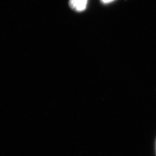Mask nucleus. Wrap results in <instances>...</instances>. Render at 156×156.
I'll return each mask as SVG.
<instances>
[{"instance_id": "obj_1", "label": "nucleus", "mask_w": 156, "mask_h": 156, "mask_svg": "<svg viewBox=\"0 0 156 156\" xmlns=\"http://www.w3.org/2000/svg\"><path fill=\"white\" fill-rule=\"evenodd\" d=\"M88 0H70L69 5L72 9L76 11L81 12L85 10L87 5Z\"/></svg>"}, {"instance_id": "obj_2", "label": "nucleus", "mask_w": 156, "mask_h": 156, "mask_svg": "<svg viewBox=\"0 0 156 156\" xmlns=\"http://www.w3.org/2000/svg\"><path fill=\"white\" fill-rule=\"evenodd\" d=\"M101 1L103 2L104 3H109L112 2H113L114 0H101Z\"/></svg>"}]
</instances>
